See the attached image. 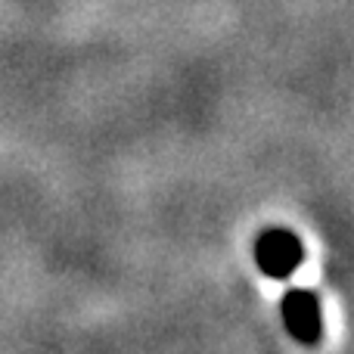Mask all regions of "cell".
Segmentation results:
<instances>
[{"mask_svg":"<svg viewBox=\"0 0 354 354\" xmlns=\"http://www.w3.org/2000/svg\"><path fill=\"white\" fill-rule=\"evenodd\" d=\"M305 261V245L286 227H270L255 239V264L264 277L286 280Z\"/></svg>","mask_w":354,"mask_h":354,"instance_id":"6da1fadb","label":"cell"},{"mask_svg":"<svg viewBox=\"0 0 354 354\" xmlns=\"http://www.w3.org/2000/svg\"><path fill=\"white\" fill-rule=\"evenodd\" d=\"M280 314L289 336L299 345H317L324 336V320H320V301L308 289H289L280 301Z\"/></svg>","mask_w":354,"mask_h":354,"instance_id":"7a4b0ae2","label":"cell"}]
</instances>
